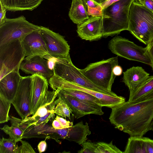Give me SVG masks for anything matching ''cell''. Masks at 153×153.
I'll return each mask as SVG.
<instances>
[{
  "mask_svg": "<svg viewBox=\"0 0 153 153\" xmlns=\"http://www.w3.org/2000/svg\"><path fill=\"white\" fill-rule=\"evenodd\" d=\"M111 109L109 117L111 123L130 137H143L150 130L153 98L134 103L127 101Z\"/></svg>",
  "mask_w": 153,
  "mask_h": 153,
  "instance_id": "6da1fadb",
  "label": "cell"
},
{
  "mask_svg": "<svg viewBox=\"0 0 153 153\" xmlns=\"http://www.w3.org/2000/svg\"><path fill=\"white\" fill-rule=\"evenodd\" d=\"M135 0H120L103 9L102 37H107L128 30L130 6Z\"/></svg>",
  "mask_w": 153,
  "mask_h": 153,
  "instance_id": "7a4b0ae2",
  "label": "cell"
},
{
  "mask_svg": "<svg viewBox=\"0 0 153 153\" xmlns=\"http://www.w3.org/2000/svg\"><path fill=\"white\" fill-rule=\"evenodd\" d=\"M128 30L146 45L153 40V12L136 0L130 7Z\"/></svg>",
  "mask_w": 153,
  "mask_h": 153,
  "instance_id": "3957f363",
  "label": "cell"
},
{
  "mask_svg": "<svg viewBox=\"0 0 153 153\" xmlns=\"http://www.w3.org/2000/svg\"><path fill=\"white\" fill-rule=\"evenodd\" d=\"M54 73L64 80L81 86L114 97L118 96L99 87L88 79L73 63L70 54L63 57L54 58Z\"/></svg>",
  "mask_w": 153,
  "mask_h": 153,
  "instance_id": "277c9868",
  "label": "cell"
},
{
  "mask_svg": "<svg viewBox=\"0 0 153 153\" xmlns=\"http://www.w3.org/2000/svg\"><path fill=\"white\" fill-rule=\"evenodd\" d=\"M118 56L90 63L81 72L96 85L110 91L116 77L113 71L118 65Z\"/></svg>",
  "mask_w": 153,
  "mask_h": 153,
  "instance_id": "5b68a950",
  "label": "cell"
},
{
  "mask_svg": "<svg viewBox=\"0 0 153 153\" xmlns=\"http://www.w3.org/2000/svg\"><path fill=\"white\" fill-rule=\"evenodd\" d=\"M40 28V26L30 22L24 16L6 18L0 24V46L17 40L22 42L27 35Z\"/></svg>",
  "mask_w": 153,
  "mask_h": 153,
  "instance_id": "8992f818",
  "label": "cell"
},
{
  "mask_svg": "<svg viewBox=\"0 0 153 153\" xmlns=\"http://www.w3.org/2000/svg\"><path fill=\"white\" fill-rule=\"evenodd\" d=\"M108 48L113 53L130 60L137 61L151 66L152 63L146 47L139 46L120 36L109 41Z\"/></svg>",
  "mask_w": 153,
  "mask_h": 153,
  "instance_id": "52a82bcc",
  "label": "cell"
},
{
  "mask_svg": "<svg viewBox=\"0 0 153 153\" xmlns=\"http://www.w3.org/2000/svg\"><path fill=\"white\" fill-rule=\"evenodd\" d=\"M25 56L20 41L0 46V80L11 72L19 71Z\"/></svg>",
  "mask_w": 153,
  "mask_h": 153,
  "instance_id": "ba28073f",
  "label": "cell"
},
{
  "mask_svg": "<svg viewBox=\"0 0 153 153\" xmlns=\"http://www.w3.org/2000/svg\"><path fill=\"white\" fill-rule=\"evenodd\" d=\"M48 82L53 90L58 88H67L75 89L86 92L100 100L102 102L103 106L111 108L125 102V99L123 97L112 96L84 88L68 82L54 73L52 77L49 80Z\"/></svg>",
  "mask_w": 153,
  "mask_h": 153,
  "instance_id": "9c48e42d",
  "label": "cell"
},
{
  "mask_svg": "<svg viewBox=\"0 0 153 153\" xmlns=\"http://www.w3.org/2000/svg\"><path fill=\"white\" fill-rule=\"evenodd\" d=\"M39 30L48 55L56 58L65 57L69 54L70 45L63 36L44 27L40 26Z\"/></svg>",
  "mask_w": 153,
  "mask_h": 153,
  "instance_id": "30bf717a",
  "label": "cell"
},
{
  "mask_svg": "<svg viewBox=\"0 0 153 153\" xmlns=\"http://www.w3.org/2000/svg\"><path fill=\"white\" fill-rule=\"evenodd\" d=\"M31 88L30 76L23 77L12 102V104L22 120L31 115L30 98Z\"/></svg>",
  "mask_w": 153,
  "mask_h": 153,
  "instance_id": "8fae6325",
  "label": "cell"
},
{
  "mask_svg": "<svg viewBox=\"0 0 153 153\" xmlns=\"http://www.w3.org/2000/svg\"><path fill=\"white\" fill-rule=\"evenodd\" d=\"M56 90L58 91V94L62 97L68 105L76 119L90 114L101 115L104 114L102 106L81 101L68 94L61 89L58 88L55 90Z\"/></svg>",
  "mask_w": 153,
  "mask_h": 153,
  "instance_id": "7c38bea8",
  "label": "cell"
},
{
  "mask_svg": "<svg viewBox=\"0 0 153 153\" xmlns=\"http://www.w3.org/2000/svg\"><path fill=\"white\" fill-rule=\"evenodd\" d=\"M21 45L25 56L29 59L36 56L43 57L48 53L45 43L39 30L30 33L23 39Z\"/></svg>",
  "mask_w": 153,
  "mask_h": 153,
  "instance_id": "4fadbf2b",
  "label": "cell"
},
{
  "mask_svg": "<svg viewBox=\"0 0 153 153\" xmlns=\"http://www.w3.org/2000/svg\"><path fill=\"white\" fill-rule=\"evenodd\" d=\"M76 32L82 39L97 41L102 37V18L91 16L81 24L77 25Z\"/></svg>",
  "mask_w": 153,
  "mask_h": 153,
  "instance_id": "5bb4252c",
  "label": "cell"
},
{
  "mask_svg": "<svg viewBox=\"0 0 153 153\" xmlns=\"http://www.w3.org/2000/svg\"><path fill=\"white\" fill-rule=\"evenodd\" d=\"M31 88L30 93L31 115L34 114L42 104L48 91V80L37 74L30 76Z\"/></svg>",
  "mask_w": 153,
  "mask_h": 153,
  "instance_id": "9a60e30c",
  "label": "cell"
},
{
  "mask_svg": "<svg viewBox=\"0 0 153 153\" xmlns=\"http://www.w3.org/2000/svg\"><path fill=\"white\" fill-rule=\"evenodd\" d=\"M20 69L27 74H37L49 80L54 75L53 70L49 66L48 60L39 56H36L29 59H24Z\"/></svg>",
  "mask_w": 153,
  "mask_h": 153,
  "instance_id": "2e32d148",
  "label": "cell"
},
{
  "mask_svg": "<svg viewBox=\"0 0 153 153\" xmlns=\"http://www.w3.org/2000/svg\"><path fill=\"white\" fill-rule=\"evenodd\" d=\"M58 93L56 90L48 91L42 104L34 114L23 120L13 117V120L19 125L22 126H27L33 123L39 118L44 116L54 110L57 103V99H55L58 97Z\"/></svg>",
  "mask_w": 153,
  "mask_h": 153,
  "instance_id": "e0dca14e",
  "label": "cell"
},
{
  "mask_svg": "<svg viewBox=\"0 0 153 153\" xmlns=\"http://www.w3.org/2000/svg\"><path fill=\"white\" fill-rule=\"evenodd\" d=\"M19 71H13L0 80V96L10 102L14 99L22 78Z\"/></svg>",
  "mask_w": 153,
  "mask_h": 153,
  "instance_id": "ac0fdd59",
  "label": "cell"
},
{
  "mask_svg": "<svg viewBox=\"0 0 153 153\" xmlns=\"http://www.w3.org/2000/svg\"><path fill=\"white\" fill-rule=\"evenodd\" d=\"M122 82L128 87L129 94L137 89L149 76L141 67L133 66L123 72Z\"/></svg>",
  "mask_w": 153,
  "mask_h": 153,
  "instance_id": "d6986e66",
  "label": "cell"
},
{
  "mask_svg": "<svg viewBox=\"0 0 153 153\" xmlns=\"http://www.w3.org/2000/svg\"><path fill=\"white\" fill-rule=\"evenodd\" d=\"M123 153H153V140L143 137H130Z\"/></svg>",
  "mask_w": 153,
  "mask_h": 153,
  "instance_id": "ffe728a7",
  "label": "cell"
},
{
  "mask_svg": "<svg viewBox=\"0 0 153 153\" xmlns=\"http://www.w3.org/2000/svg\"><path fill=\"white\" fill-rule=\"evenodd\" d=\"M153 98V75L149 76L137 89L129 94L128 102H138Z\"/></svg>",
  "mask_w": 153,
  "mask_h": 153,
  "instance_id": "44dd1931",
  "label": "cell"
},
{
  "mask_svg": "<svg viewBox=\"0 0 153 153\" xmlns=\"http://www.w3.org/2000/svg\"><path fill=\"white\" fill-rule=\"evenodd\" d=\"M44 0H0L6 10L11 11L32 10Z\"/></svg>",
  "mask_w": 153,
  "mask_h": 153,
  "instance_id": "7402d4cb",
  "label": "cell"
},
{
  "mask_svg": "<svg viewBox=\"0 0 153 153\" xmlns=\"http://www.w3.org/2000/svg\"><path fill=\"white\" fill-rule=\"evenodd\" d=\"M71 20L75 24H81L89 18L82 0H72L68 13Z\"/></svg>",
  "mask_w": 153,
  "mask_h": 153,
  "instance_id": "603a6c76",
  "label": "cell"
},
{
  "mask_svg": "<svg viewBox=\"0 0 153 153\" xmlns=\"http://www.w3.org/2000/svg\"><path fill=\"white\" fill-rule=\"evenodd\" d=\"M60 89L68 94L81 101L95 105L103 106L102 102L100 100L86 92L71 89Z\"/></svg>",
  "mask_w": 153,
  "mask_h": 153,
  "instance_id": "cb8c5ba5",
  "label": "cell"
},
{
  "mask_svg": "<svg viewBox=\"0 0 153 153\" xmlns=\"http://www.w3.org/2000/svg\"><path fill=\"white\" fill-rule=\"evenodd\" d=\"M10 120L11 123L10 126L6 125L1 129L17 143L23 139V131L16 123L11 119Z\"/></svg>",
  "mask_w": 153,
  "mask_h": 153,
  "instance_id": "d4e9b609",
  "label": "cell"
},
{
  "mask_svg": "<svg viewBox=\"0 0 153 153\" xmlns=\"http://www.w3.org/2000/svg\"><path fill=\"white\" fill-rule=\"evenodd\" d=\"M57 97V103L54 110L55 114L62 117H68L71 120V114L73 115L72 111L60 96L58 94Z\"/></svg>",
  "mask_w": 153,
  "mask_h": 153,
  "instance_id": "484cf974",
  "label": "cell"
},
{
  "mask_svg": "<svg viewBox=\"0 0 153 153\" xmlns=\"http://www.w3.org/2000/svg\"><path fill=\"white\" fill-rule=\"evenodd\" d=\"M13 139L2 137L0 140V153H19V146Z\"/></svg>",
  "mask_w": 153,
  "mask_h": 153,
  "instance_id": "4316f807",
  "label": "cell"
},
{
  "mask_svg": "<svg viewBox=\"0 0 153 153\" xmlns=\"http://www.w3.org/2000/svg\"><path fill=\"white\" fill-rule=\"evenodd\" d=\"M96 143L97 148L95 153H123V152L113 144L112 141L109 143L103 142H99Z\"/></svg>",
  "mask_w": 153,
  "mask_h": 153,
  "instance_id": "83f0119b",
  "label": "cell"
},
{
  "mask_svg": "<svg viewBox=\"0 0 153 153\" xmlns=\"http://www.w3.org/2000/svg\"><path fill=\"white\" fill-rule=\"evenodd\" d=\"M11 102L0 96V123L7 122L10 120L9 112Z\"/></svg>",
  "mask_w": 153,
  "mask_h": 153,
  "instance_id": "f1b7e54d",
  "label": "cell"
},
{
  "mask_svg": "<svg viewBox=\"0 0 153 153\" xmlns=\"http://www.w3.org/2000/svg\"><path fill=\"white\" fill-rule=\"evenodd\" d=\"M51 125L55 129H60L72 126H73V123L67 120L62 117L57 116L53 121Z\"/></svg>",
  "mask_w": 153,
  "mask_h": 153,
  "instance_id": "f546056e",
  "label": "cell"
},
{
  "mask_svg": "<svg viewBox=\"0 0 153 153\" xmlns=\"http://www.w3.org/2000/svg\"><path fill=\"white\" fill-rule=\"evenodd\" d=\"M82 148L78 150V153H95L97 148L96 143L92 142L89 140L84 142L81 144Z\"/></svg>",
  "mask_w": 153,
  "mask_h": 153,
  "instance_id": "4dcf8cb0",
  "label": "cell"
},
{
  "mask_svg": "<svg viewBox=\"0 0 153 153\" xmlns=\"http://www.w3.org/2000/svg\"><path fill=\"white\" fill-rule=\"evenodd\" d=\"M21 145L19 147V153H35V152L30 145L27 142L21 140L20 141Z\"/></svg>",
  "mask_w": 153,
  "mask_h": 153,
  "instance_id": "1f68e13d",
  "label": "cell"
},
{
  "mask_svg": "<svg viewBox=\"0 0 153 153\" xmlns=\"http://www.w3.org/2000/svg\"><path fill=\"white\" fill-rule=\"evenodd\" d=\"M103 8L99 4L95 8L87 6V11L88 16L102 17Z\"/></svg>",
  "mask_w": 153,
  "mask_h": 153,
  "instance_id": "d6a6232c",
  "label": "cell"
},
{
  "mask_svg": "<svg viewBox=\"0 0 153 153\" xmlns=\"http://www.w3.org/2000/svg\"><path fill=\"white\" fill-rule=\"evenodd\" d=\"M146 47L152 63L151 67L153 70V40L149 44L147 45Z\"/></svg>",
  "mask_w": 153,
  "mask_h": 153,
  "instance_id": "836d02e7",
  "label": "cell"
},
{
  "mask_svg": "<svg viewBox=\"0 0 153 153\" xmlns=\"http://www.w3.org/2000/svg\"><path fill=\"white\" fill-rule=\"evenodd\" d=\"M140 4L153 12V0H137Z\"/></svg>",
  "mask_w": 153,
  "mask_h": 153,
  "instance_id": "e575fe53",
  "label": "cell"
},
{
  "mask_svg": "<svg viewBox=\"0 0 153 153\" xmlns=\"http://www.w3.org/2000/svg\"><path fill=\"white\" fill-rule=\"evenodd\" d=\"M0 3V24L2 23L7 18L6 17V10Z\"/></svg>",
  "mask_w": 153,
  "mask_h": 153,
  "instance_id": "d590c367",
  "label": "cell"
},
{
  "mask_svg": "<svg viewBox=\"0 0 153 153\" xmlns=\"http://www.w3.org/2000/svg\"><path fill=\"white\" fill-rule=\"evenodd\" d=\"M47 143L45 140L42 141L37 146L38 149L40 153L45 151L47 147Z\"/></svg>",
  "mask_w": 153,
  "mask_h": 153,
  "instance_id": "8d00e7d4",
  "label": "cell"
},
{
  "mask_svg": "<svg viewBox=\"0 0 153 153\" xmlns=\"http://www.w3.org/2000/svg\"><path fill=\"white\" fill-rule=\"evenodd\" d=\"M99 4L94 0H87L85 6L87 10L88 6L91 8H95Z\"/></svg>",
  "mask_w": 153,
  "mask_h": 153,
  "instance_id": "74e56055",
  "label": "cell"
},
{
  "mask_svg": "<svg viewBox=\"0 0 153 153\" xmlns=\"http://www.w3.org/2000/svg\"><path fill=\"white\" fill-rule=\"evenodd\" d=\"M113 71L115 76H119L122 74L123 73V69L120 66L117 65L114 68Z\"/></svg>",
  "mask_w": 153,
  "mask_h": 153,
  "instance_id": "f35d334b",
  "label": "cell"
},
{
  "mask_svg": "<svg viewBox=\"0 0 153 153\" xmlns=\"http://www.w3.org/2000/svg\"><path fill=\"white\" fill-rule=\"evenodd\" d=\"M119 0H107L103 3L100 4V5L103 9Z\"/></svg>",
  "mask_w": 153,
  "mask_h": 153,
  "instance_id": "ab89813d",
  "label": "cell"
},
{
  "mask_svg": "<svg viewBox=\"0 0 153 153\" xmlns=\"http://www.w3.org/2000/svg\"><path fill=\"white\" fill-rule=\"evenodd\" d=\"M99 4H101L107 0H94Z\"/></svg>",
  "mask_w": 153,
  "mask_h": 153,
  "instance_id": "60d3db41",
  "label": "cell"
},
{
  "mask_svg": "<svg viewBox=\"0 0 153 153\" xmlns=\"http://www.w3.org/2000/svg\"><path fill=\"white\" fill-rule=\"evenodd\" d=\"M150 130L153 131V118L151 124Z\"/></svg>",
  "mask_w": 153,
  "mask_h": 153,
  "instance_id": "b9f144b4",
  "label": "cell"
},
{
  "mask_svg": "<svg viewBox=\"0 0 153 153\" xmlns=\"http://www.w3.org/2000/svg\"><path fill=\"white\" fill-rule=\"evenodd\" d=\"M86 0H82L83 1V2H85L86 1Z\"/></svg>",
  "mask_w": 153,
  "mask_h": 153,
  "instance_id": "7bdbcfd3",
  "label": "cell"
}]
</instances>
